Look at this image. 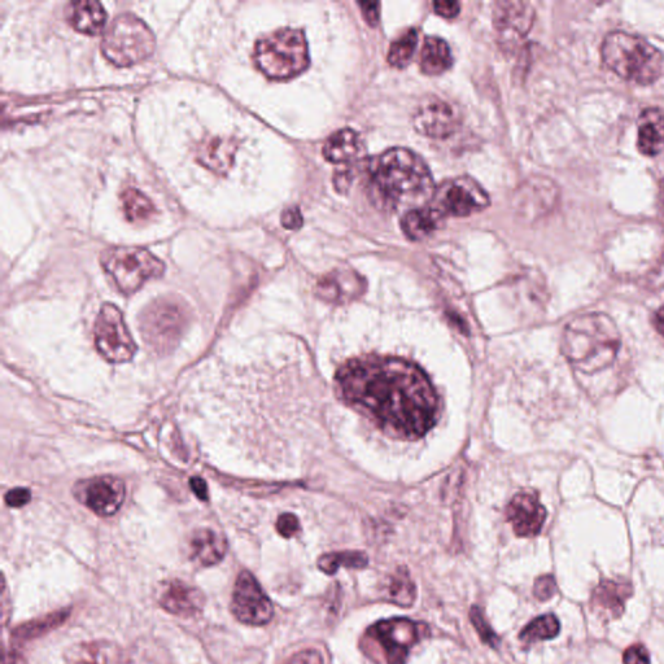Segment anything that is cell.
I'll use <instances>...</instances> for the list:
<instances>
[{
    "label": "cell",
    "instance_id": "9c48e42d",
    "mask_svg": "<svg viewBox=\"0 0 664 664\" xmlns=\"http://www.w3.org/2000/svg\"><path fill=\"white\" fill-rule=\"evenodd\" d=\"M430 635L426 624L408 618L380 620L366 632V636L382 646L388 664H406L415 645Z\"/></svg>",
    "mask_w": 664,
    "mask_h": 664
},
{
    "label": "cell",
    "instance_id": "5b68a950",
    "mask_svg": "<svg viewBox=\"0 0 664 664\" xmlns=\"http://www.w3.org/2000/svg\"><path fill=\"white\" fill-rule=\"evenodd\" d=\"M253 59L257 68L272 80H288L309 65V48L303 30L281 29L257 41Z\"/></svg>",
    "mask_w": 664,
    "mask_h": 664
},
{
    "label": "cell",
    "instance_id": "836d02e7",
    "mask_svg": "<svg viewBox=\"0 0 664 664\" xmlns=\"http://www.w3.org/2000/svg\"><path fill=\"white\" fill-rule=\"evenodd\" d=\"M557 592V583L553 575H543L537 578L534 585V596L539 601H548Z\"/></svg>",
    "mask_w": 664,
    "mask_h": 664
},
{
    "label": "cell",
    "instance_id": "e575fe53",
    "mask_svg": "<svg viewBox=\"0 0 664 664\" xmlns=\"http://www.w3.org/2000/svg\"><path fill=\"white\" fill-rule=\"evenodd\" d=\"M278 534L291 539L300 531V522L296 515L291 513L282 514L277 521Z\"/></svg>",
    "mask_w": 664,
    "mask_h": 664
},
{
    "label": "cell",
    "instance_id": "d6986e66",
    "mask_svg": "<svg viewBox=\"0 0 664 664\" xmlns=\"http://www.w3.org/2000/svg\"><path fill=\"white\" fill-rule=\"evenodd\" d=\"M238 143L233 138L208 137L198 146L196 160L212 170V172L225 176L233 166Z\"/></svg>",
    "mask_w": 664,
    "mask_h": 664
},
{
    "label": "cell",
    "instance_id": "ab89813d",
    "mask_svg": "<svg viewBox=\"0 0 664 664\" xmlns=\"http://www.w3.org/2000/svg\"><path fill=\"white\" fill-rule=\"evenodd\" d=\"M362 15L370 26H377L380 19V3L360 2Z\"/></svg>",
    "mask_w": 664,
    "mask_h": 664
},
{
    "label": "cell",
    "instance_id": "ba28073f",
    "mask_svg": "<svg viewBox=\"0 0 664 664\" xmlns=\"http://www.w3.org/2000/svg\"><path fill=\"white\" fill-rule=\"evenodd\" d=\"M187 325L186 309L177 301L161 299L144 310L141 331L147 342L157 353L172 351Z\"/></svg>",
    "mask_w": 664,
    "mask_h": 664
},
{
    "label": "cell",
    "instance_id": "8d00e7d4",
    "mask_svg": "<svg viewBox=\"0 0 664 664\" xmlns=\"http://www.w3.org/2000/svg\"><path fill=\"white\" fill-rule=\"evenodd\" d=\"M4 500H6V504L11 506V508H21V506L28 505L30 500H32V493L26 488H15L7 493Z\"/></svg>",
    "mask_w": 664,
    "mask_h": 664
},
{
    "label": "cell",
    "instance_id": "f546056e",
    "mask_svg": "<svg viewBox=\"0 0 664 664\" xmlns=\"http://www.w3.org/2000/svg\"><path fill=\"white\" fill-rule=\"evenodd\" d=\"M415 597H417V588L412 576L406 567H399L390 578L387 600L397 606L410 607L413 606Z\"/></svg>",
    "mask_w": 664,
    "mask_h": 664
},
{
    "label": "cell",
    "instance_id": "ac0fdd59",
    "mask_svg": "<svg viewBox=\"0 0 664 664\" xmlns=\"http://www.w3.org/2000/svg\"><path fill=\"white\" fill-rule=\"evenodd\" d=\"M365 290L364 279L352 270H334L318 282L317 294L330 303L355 299Z\"/></svg>",
    "mask_w": 664,
    "mask_h": 664
},
{
    "label": "cell",
    "instance_id": "1f68e13d",
    "mask_svg": "<svg viewBox=\"0 0 664 664\" xmlns=\"http://www.w3.org/2000/svg\"><path fill=\"white\" fill-rule=\"evenodd\" d=\"M418 46V33L415 29L406 30L392 42L388 51V63L395 68H405L412 60Z\"/></svg>",
    "mask_w": 664,
    "mask_h": 664
},
{
    "label": "cell",
    "instance_id": "7402d4cb",
    "mask_svg": "<svg viewBox=\"0 0 664 664\" xmlns=\"http://www.w3.org/2000/svg\"><path fill=\"white\" fill-rule=\"evenodd\" d=\"M637 147L642 155L653 157L664 150V112L659 108H648L639 119Z\"/></svg>",
    "mask_w": 664,
    "mask_h": 664
},
{
    "label": "cell",
    "instance_id": "7c38bea8",
    "mask_svg": "<svg viewBox=\"0 0 664 664\" xmlns=\"http://www.w3.org/2000/svg\"><path fill=\"white\" fill-rule=\"evenodd\" d=\"M231 610L235 618L249 626H265L273 619L274 607L251 572L243 571L235 583Z\"/></svg>",
    "mask_w": 664,
    "mask_h": 664
},
{
    "label": "cell",
    "instance_id": "52a82bcc",
    "mask_svg": "<svg viewBox=\"0 0 664 664\" xmlns=\"http://www.w3.org/2000/svg\"><path fill=\"white\" fill-rule=\"evenodd\" d=\"M100 261L122 294L126 295L134 294L144 283L161 277L165 272L164 262L144 248H109L102 253Z\"/></svg>",
    "mask_w": 664,
    "mask_h": 664
},
{
    "label": "cell",
    "instance_id": "44dd1931",
    "mask_svg": "<svg viewBox=\"0 0 664 664\" xmlns=\"http://www.w3.org/2000/svg\"><path fill=\"white\" fill-rule=\"evenodd\" d=\"M65 16L74 29L85 34H98L107 23V12L103 4L96 0L69 3L65 8Z\"/></svg>",
    "mask_w": 664,
    "mask_h": 664
},
{
    "label": "cell",
    "instance_id": "e0dca14e",
    "mask_svg": "<svg viewBox=\"0 0 664 664\" xmlns=\"http://www.w3.org/2000/svg\"><path fill=\"white\" fill-rule=\"evenodd\" d=\"M204 604V594L181 580L168 584L160 597L163 609L178 617H192L203 610Z\"/></svg>",
    "mask_w": 664,
    "mask_h": 664
},
{
    "label": "cell",
    "instance_id": "cb8c5ba5",
    "mask_svg": "<svg viewBox=\"0 0 664 664\" xmlns=\"http://www.w3.org/2000/svg\"><path fill=\"white\" fill-rule=\"evenodd\" d=\"M191 556L199 565L209 567L217 565L224 559L227 544L224 537L217 534L216 531L209 530V528H202L196 531L192 536L191 543Z\"/></svg>",
    "mask_w": 664,
    "mask_h": 664
},
{
    "label": "cell",
    "instance_id": "8fae6325",
    "mask_svg": "<svg viewBox=\"0 0 664 664\" xmlns=\"http://www.w3.org/2000/svg\"><path fill=\"white\" fill-rule=\"evenodd\" d=\"M489 205V196L473 178L458 177L447 181L435 191L434 205L444 214L454 217H469L484 211Z\"/></svg>",
    "mask_w": 664,
    "mask_h": 664
},
{
    "label": "cell",
    "instance_id": "b9f144b4",
    "mask_svg": "<svg viewBox=\"0 0 664 664\" xmlns=\"http://www.w3.org/2000/svg\"><path fill=\"white\" fill-rule=\"evenodd\" d=\"M353 181L352 173L349 170H343V172H338L335 174L334 183L336 191L345 192L351 186Z\"/></svg>",
    "mask_w": 664,
    "mask_h": 664
},
{
    "label": "cell",
    "instance_id": "6da1fadb",
    "mask_svg": "<svg viewBox=\"0 0 664 664\" xmlns=\"http://www.w3.org/2000/svg\"><path fill=\"white\" fill-rule=\"evenodd\" d=\"M336 384L348 404L397 438H422L438 419L439 399L430 379L403 358L349 361L336 375Z\"/></svg>",
    "mask_w": 664,
    "mask_h": 664
},
{
    "label": "cell",
    "instance_id": "4dcf8cb0",
    "mask_svg": "<svg viewBox=\"0 0 664 664\" xmlns=\"http://www.w3.org/2000/svg\"><path fill=\"white\" fill-rule=\"evenodd\" d=\"M561 632V623L556 615L546 614L532 620L528 626L522 629L519 640L523 644H535L537 641L552 640Z\"/></svg>",
    "mask_w": 664,
    "mask_h": 664
},
{
    "label": "cell",
    "instance_id": "d590c367",
    "mask_svg": "<svg viewBox=\"0 0 664 664\" xmlns=\"http://www.w3.org/2000/svg\"><path fill=\"white\" fill-rule=\"evenodd\" d=\"M624 664H650V655L644 645L629 646L623 654Z\"/></svg>",
    "mask_w": 664,
    "mask_h": 664
},
{
    "label": "cell",
    "instance_id": "7a4b0ae2",
    "mask_svg": "<svg viewBox=\"0 0 664 664\" xmlns=\"http://www.w3.org/2000/svg\"><path fill=\"white\" fill-rule=\"evenodd\" d=\"M368 176L371 198L390 211L421 208L435 195L425 160L406 148H391L370 160Z\"/></svg>",
    "mask_w": 664,
    "mask_h": 664
},
{
    "label": "cell",
    "instance_id": "2e32d148",
    "mask_svg": "<svg viewBox=\"0 0 664 664\" xmlns=\"http://www.w3.org/2000/svg\"><path fill=\"white\" fill-rule=\"evenodd\" d=\"M506 518L519 537H535L543 530L546 509L536 492L518 493L506 508Z\"/></svg>",
    "mask_w": 664,
    "mask_h": 664
},
{
    "label": "cell",
    "instance_id": "4fadbf2b",
    "mask_svg": "<svg viewBox=\"0 0 664 664\" xmlns=\"http://www.w3.org/2000/svg\"><path fill=\"white\" fill-rule=\"evenodd\" d=\"M74 496L100 517H111L124 504L125 486L115 476H96L78 483Z\"/></svg>",
    "mask_w": 664,
    "mask_h": 664
},
{
    "label": "cell",
    "instance_id": "277c9868",
    "mask_svg": "<svg viewBox=\"0 0 664 664\" xmlns=\"http://www.w3.org/2000/svg\"><path fill=\"white\" fill-rule=\"evenodd\" d=\"M606 67L623 80L650 85L658 80L663 55L646 39L626 32L607 34L601 48Z\"/></svg>",
    "mask_w": 664,
    "mask_h": 664
},
{
    "label": "cell",
    "instance_id": "603a6c76",
    "mask_svg": "<svg viewBox=\"0 0 664 664\" xmlns=\"http://www.w3.org/2000/svg\"><path fill=\"white\" fill-rule=\"evenodd\" d=\"M362 141L360 134L352 129L335 131L323 144L322 152L327 161L332 164H348L361 155Z\"/></svg>",
    "mask_w": 664,
    "mask_h": 664
},
{
    "label": "cell",
    "instance_id": "bcb514c9",
    "mask_svg": "<svg viewBox=\"0 0 664 664\" xmlns=\"http://www.w3.org/2000/svg\"><path fill=\"white\" fill-rule=\"evenodd\" d=\"M661 196H662V200H663V203H664V181L662 182Z\"/></svg>",
    "mask_w": 664,
    "mask_h": 664
},
{
    "label": "cell",
    "instance_id": "60d3db41",
    "mask_svg": "<svg viewBox=\"0 0 664 664\" xmlns=\"http://www.w3.org/2000/svg\"><path fill=\"white\" fill-rule=\"evenodd\" d=\"M434 8L435 12L445 17V19H453L461 11V6L458 2H435Z\"/></svg>",
    "mask_w": 664,
    "mask_h": 664
},
{
    "label": "cell",
    "instance_id": "484cf974",
    "mask_svg": "<svg viewBox=\"0 0 664 664\" xmlns=\"http://www.w3.org/2000/svg\"><path fill=\"white\" fill-rule=\"evenodd\" d=\"M72 664H134L119 645L95 641L83 645L74 655Z\"/></svg>",
    "mask_w": 664,
    "mask_h": 664
},
{
    "label": "cell",
    "instance_id": "f35d334b",
    "mask_svg": "<svg viewBox=\"0 0 664 664\" xmlns=\"http://www.w3.org/2000/svg\"><path fill=\"white\" fill-rule=\"evenodd\" d=\"M285 664H325L320 652L314 649L303 650V652L292 655Z\"/></svg>",
    "mask_w": 664,
    "mask_h": 664
},
{
    "label": "cell",
    "instance_id": "4316f807",
    "mask_svg": "<svg viewBox=\"0 0 664 664\" xmlns=\"http://www.w3.org/2000/svg\"><path fill=\"white\" fill-rule=\"evenodd\" d=\"M453 56L451 47L439 37H427L421 52V68L430 76L447 72L452 67Z\"/></svg>",
    "mask_w": 664,
    "mask_h": 664
},
{
    "label": "cell",
    "instance_id": "30bf717a",
    "mask_svg": "<svg viewBox=\"0 0 664 664\" xmlns=\"http://www.w3.org/2000/svg\"><path fill=\"white\" fill-rule=\"evenodd\" d=\"M94 335L96 349L112 364L129 362L137 353V344L116 305L104 304L100 309L95 321Z\"/></svg>",
    "mask_w": 664,
    "mask_h": 664
},
{
    "label": "cell",
    "instance_id": "9a60e30c",
    "mask_svg": "<svg viewBox=\"0 0 664 664\" xmlns=\"http://www.w3.org/2000/svg\"><path fill=\"white\" fill-rule=\"evenodd\" d=\"M535 11L528 3L500 2L496 4L495 28L500 42L513 46L522 41L534 25Z\"/></svg>",
    "mask_w": 664,
    "mask_h": 664
},
{
    "label": "cell",
    "instance_id": "ffe728a7",
    "mask_svg": "<svg viewBox=\"0 0 664 664\" xmlns=\"http://www.w3.org/2000/svg\"><path fill=\"white\" fill-rule=\"evenodd\" d=\"M632 592V585L626 580H602L592 593L593 609L610 619H617L623 614Z\"/></svg>",
    "mask_w": 664,
    "mask_h": 664
},
{
    "label": "cell",
    "instance_id": "f1b7e54d",
    "mask_svg": "<svg viewBox=\"0 0 664 664\" xmlns=\"http://www.w3.org/2000/svg\"><path fill=\"white\" fill-rule=\"evenodd\" d=\"M317 565L318 569L325 572L326 575H335L340 567L355 570L365 569L369 565V557L364 552L345 550V552L323 554L318 559Z\"/></svg>",
    "mask_w": 664,
    "mask_h": 664
},
{
    "label": "cell",
    "instance_id": "83f0119b",
    "mask_svg": "<svg viewBox=\"0 0 664 664\" xmlns=\"http://www.w3.org/2000/svg\"><path fill=\"white\" fill-rule=\"evenodd\" d=\"M122 211H124L126 220L130 222H144L150 220L156 213L154 203L142 191L130 187L121 194Z\"/></svg>",
    "mask_w": 664,
    "mask_h": 664
},
{
    "label": "cell",
    "instance_id": "ee69618b",
    "mask_svg": "<svg viewBox=\"0 0 664 664\" xmlns=\"http://www.w3.org/2000/svg\"><path fill=\"white\" fill-rule=\"evenodd\" d=\"M653 323L655 330L664 338V307L659 308L654 314Z\"/></svg>",
    "mask_w": 664,
    "mask_h": 664
},
{
    "label": "cell",
    "instance_id": "8992f818",
    "mask_svg": "<svg viewBox=\"0 0 664 664\" xmlns=\"http://www.w3.org/2000/svg\"><path fill=\"white\" fill-rule=\"evenodd\" d=\"M156 38L150 26L133 13H121L108 25L102 41L104 56L117 67H130L154 54Z\"/></svg>",
    "mask_w": 664,
    "mask_h": 664
},
{
    "label": "cell",
    "instance_id": "d4e9b609",
    "mask_svg": "<svg viewBox=\"0 0 664 664\" xmlns=\"http://www.w3.org/2000/svg\"><path fill=\"white\" fill-rule=\"evenodd\" d=\"M444 214L435 207L410 209L401 220V227L409 239L425 240L439 229Z\"/></svg>",
    "mask_w": 664,
    "mask_h": 664
},
{
    "label": "cell",
    "instance_id": "5bb4252c",
    "mask_svg": "<svg viewBox=\"0 0 664 664\" xmlns=\"http://www.w3.org/2000/svg\"><path fill=\"white\" fill-rule=\"evenodd\" d=\"M413 125L425 137L443 139L451 137L458 129L460 116L452 104L432 96L415 109Z\"/></svg>",
    "mask_w": 664,
    "mask_h": 664
},
{
    "label": "cell",
    "instance_id": "74e56055",
    "mask_svg": "<svg viewBox=\"0 0 664 664\" xmlns=\"http://www.w3.org/2000/svg\"><path fill=\"white\" fill-rule=\"evenodd\" d=\"M281 221L283 227H286L287 230H299L304 224L303 214H301L300 209L297 207L285 209L282 213Z\"/></svg>",
    "mask_w": 664,
    "mask_h": 664
},
{
    "label": "cell",
    "instance_id": "3957f363",
    "mask_svg": "<svg viewBox=\"0 0 664 664\" xmlns=\"http://www.w3.org/2000/svg\"><path fill=\"white\" fill-rule=\"evenodd\" d=\"M620 344L618 327L609 316L584 314L563 331L562 352L576 370L593 374L613 365Z\"/></svg>",
    "mask_w": 664,
    "mask_h": 664
},
{
    "label": "cell",
    "instance_id": "7bdbcfd3",
    "mask_svg": "<svg viewBox=\"0 0 664 664\" xmlns=\"http://www.w3.org/2000/svg\"><path fill=\"white\" fill-rule=\"evenodd\" d=\"M190 486L192 491H194L195 495L198 496L200 500H207L208 487L204 479L200 478V476H194V478L190 480Z\"/></svg>",
    "mask_w": 664,
    "mask_h": 664
},
{
    "label": "cell",
    "instance_id": "d6a6232c",
    "mask_svg": "<svg viewBox=\"0 0 664 664\" xmlns=\"http://www.w3.org/2000/svg\"><path fill=\"white\" fill-rule=\"evenodd\" d=\"M470 619L476 632H478L480 640H482L484 644L491 646V648H497L500 639H498V636L496 635V632L493 631L492 627L489 626L486 617H484L483 610L480 609L479 606L471 607Z\"/></svg>",
    "mask_w": 664,
    "mask_h": 664
},
{
    "label": "cell",
    "instance_id": "f6af8a7d",
    "mask_svg": "<svg viewBox=\"0 0 664 664\" xmlns=\"http://www.w3.org/2000/svg\"><path fill=\"white\" fill-rule=\"evenodd\" d=\"M3 664H28V662L20 653L10 652L4 655Z\"/></svg>",
    "mask_w": 664,
    "mask_h": 664
}]
</instances>
